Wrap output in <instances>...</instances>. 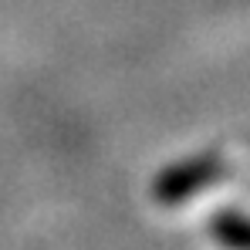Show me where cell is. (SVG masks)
<instances>
[{
	"label": "cell",
	"mask_w": 250,
	"mask_h": 250,
	"mask_svg": "<svg viewBox=\"0 0 250 250\" xmlns=\"http://www.w3.org/2000/svg\"><path fill=\"white\" fill-rule=\"evenodd\" d=\"M220 169H216V163L213 159H207V163H196V166H183L176 169L172 176H166L163 183H159V200H183L189 189H200L207 179H213Z\"/></svg>",
	"instance_id": "6da1fadb"
}]
</instances>
